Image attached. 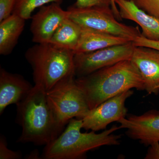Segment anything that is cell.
I'll list each match as a JSON object with an SVG mask.
<instances>
[{
  "label": "cell",
  "mask_w": 159,
  "mask_h": 159,
  "mask_svg": "<svg viewBox=\"0 0 159 159\" xmlns=\"http://www.w3.org/2000/svg\"><path fill=\"white\" fill-rule=\"evenodd\" d=\"M16 105V122L22 128L17 142L46 145L61 134L42 88L34 85Z\"/></svg>",
  "instance_id": "2"
},
{
  "label": "cell",
  "mask_w": 159,
  "mask_h": 159,
  "mask_svg": "<svg viewBox=\"0 0 159 159\" xmlns=\"http://www.w3.org/2000/svg\"><path fill=\"white\" fill-rule=\"evenodd\" d=\"M126 134L142 144L149 145L159 142V111L152 110L140 115H129L118 122Z\"/></svg>",
  "instance_id": "10"
},
{
  "label": "cell",
  "mask_w": 159,
  "mask_h": 159,
  "mask_svg": "<svg viewBox=\"0 0 159 159\" xmlns=\"http://www.w3.org/2000/svg\"><path fill=\"white\" fill-rule=\"evenodd\" d=\"M25 20L12 13L0 22L1 55L6 56L12 52L24 31Z\"/></svg>",
  "instance_id": "15"
},
{
  "label": "cell",
  "mask_w": 159,
  "mask_h": 159,
  "mask_svg": "<svg viewBox=\"0 0 159 159\" xmlns=\"http://www.w3.org/2000/svg\"><path fill=\"white\" fill-rule=\"evenodd\" d=\"M39 153H38L37 152H34L33 153L31 154V155L29 157V158H33V159H36L35 157L36 158V159H38L39 156H38Z\"/></svg>",
  "instance_id": "25"
},
{
  "label": "cell",
  "mask_w": 159,
  "mask_h": 159,
  "mask_svg": "<svg viewBox=\"0 0 159 159\" xmlns=\"http://www.w3.org/2000/svg\"><path fill=\"white\" fill-rule=\"evenodd\" d=\"M76 81L85 95L90 109L131 89L145 90L144 81L130 60L77 77Z\"/></svg>",
  "instance_id": "1"
},
{
  "label": "cell",
  "mask_w": 159,
  "mask_h": 159,
  "mask_svg": "<svg viewBox=\"0 0 159 159\" xmlns=\"http://www.w3.org/2000/svg\"><path fill=\"white\" fill-rule=\"evenodd\" d=\"M129 42L130 40L125 38L82 28L80 39L74 53H89Z\"/></svg>",
  "instance_id": "14"
},
{
  "label": "cell",
  "mask_w": 159,
  "mask_h": 159,
  "mask_svg": "<svg viewBox=\"0 0 159 159\" xmlns=\"http://www.w3.org/2000/svg\"><path fill=\"white\" fill-rule=\"evenodd\" d=\"M144 82L145 90L149 94L159 93V51L135 46L130 60Z\"/></svg>",
  "instance_id": "11"
},
{
  "label": "cell",
  "mask_w": 159,
  "mask_h": 159,
  "mask_svg": "<svg viewBox=\"0 0 159 159\" xmlns=\"http://www.w3.org/2000/svg\"><path fill=\"white\" fill-rule=\"evenodd\" d=\"M145 159H159V142L149 145Z\"/></svg>",
  "instance_id": "23"
},
{
  "label": "cell",
  "mask_w": 159,
  "mask_h": 159,
  "mask_svg": "<svg viewBox=\"0 0 159 159\" xmlns=\"http://www.w3.org/2000/svg\"><path fill=\"white\" fill-rule=\"evenodd\" d=\"M137 6L159 19V0H133Z\"/></svg>",
  "instance_id": "18"
},
{
  "label": "cell",
  "mask_w": 159,
  "mask_h": 159,
  "mask_svg": "<svg viewBox=\"0 0 159 159\" xmlns=\"http://www.w3.org/2000/svg\"><path fill=\"white\" fill-rule=\"evenodd\" d=\"M134 46L137 47H144L156 49L159 51V40H152L148 39L141 35L133 41Z\"/></svg>",
  "instance_id": "21"
},
{
  "label": "cell",
  "mask_w": 159,
  "mask_h": 159,
  "mask_svg": "<svg viewBox=\"0 0 159 159\" xmlns=\"http://www.w3.org/2000/svg\"><path fill=\"white\" fill-rule=\"evenodd\" d=\"M122 19L130 20L142 29V35L148 39L159 40V19L146 13L133 0H115Z\"/></svg>",
  "instance_id": "13"
},
{
  "label": "cell",
  "mask_w": 159,
  "mask_h": 159,
  "mask_svg": "<svg viewBox=\"0 0 159 159\" xmlns=\"http://www.w3.org/2000/svg\"><path fill=\"white\" fill-rule=\"evenodd\" d=\"M22 157L19 152L13 151L7 147V142L5 137L1 136L0 138V159H19Z\"/></svg>",
  "instance_id": "19"
},
{
  "label": "cell",
  "mask_w": 159,
  "mask_h": 159,
  "mask_svg": "<svg viewBox=\"0 0 159 159\" xmlns=\"http://www.w3.org/2000/svg\"><path fill=\"white\" fill-rule=\"evenodd\" d=\"M110 1L111 9L112 10L114 15H115L117 19H118L119 20H122L121 19L122 18L120 16L119 9H118V7H117L116 4L115 0H110Z\"/></svg>",
  "instance_id": "24"
},
{
  "label": "cell",
  "mask_w": 159,
  "mask_h": 159,
  "mask_svg": "<svg viewBox=\"0 0 159 159\" xmlns=\"http://www.w3.org/2000/svg\"><path fill=\"white\" fill-rule=\"evenodd\" d=\"M62 1L63 0H16L12 13L17 15L25 20H28L31 18L32 12L37 8H41L49 3L61 4Z\"/></svg>",
  "instance_id": "17"
},
{
  "label": "cell",
  "mask_w": 159,
  "mask_h": 159,
  "mask_svg": "<svg viewBox=\"0 0 159 159\" xmlns=\"http://www.w3.org/2000/svg\"><path fill=\"white\" fill-rule=\"evenodd\" d=\"M82 119H70L62 133L45 145L42 154L45 159H78L83 158L88 152L104 145L119 144L120 136L113 134L121 129L114 125L109 129L97 134L92 131L82 133Z\"/></svg>",
  "instance_id": "3"
},
{
  "label": "cell",
  "mask_w": 159,
  "mask_h": 159,
  "mask_svg": "<svg viewBox=\"0 0 159 159\" xmlns=\"http://www.w3.org/2000/svg\"><path fill=\"white\" fill-rule=\"evenodd\" d=\"M74 55V51L50 43H36L29 48L25 57L32 68L34 85L47 92L61 80L75 75Z\"/></svg>",
  "instance_id": "4"
},
{
  "label": "cell",
  "mask_w": 159,
  "mask_h": 159,
  "mask_svg": "<svg viewBox=\"0 0 159 159\" xmlns=\"http://www.w3.org/2000/svg\"><path fill=\"white\" fill-rule=\"evenodd\" d=\"M134 48V45L131 41L89 53L75 54V76L77 77L87 76L120 61L130 60Z\"/></svg>",
  "instance_id": "7"
},
{
  "label": "cell",
  "mask_w": 159,
  "mask_h": 159,
  "mask_svg": "<svg viewBox=\"0 0 159 159\" xmlns=\"http://www.w3.org/2000/svg\"><path fill=\"white\" fill-rule=\"evenodd\" d=\"M75 77L64 78L46 92L49 107L61 133L70 119H83L90 110Z\"/></svg>",
  "instance_id": "5"
},
{
  "label": "cell",
  "mask_w": 159,
  "mask_h": 159,
  "mask_svg": "<svg viewBox=\"0 0 159 159\" xmlns=\"http://www.w3.org/2000/svg\"><path fill=\"white\" fill-rule=\"evenodd\" d=\"M16 0H0V22L12 13Z\"/></svg>",
  "instance_id": "20"
},
{
  "label": "cell",
  "mask_w": 159,
  "mask_h": 159,
  "mask_svg": "<svg viewBox=\"0 0 159 159\" xmlns=\"http://www.w3.org/2000/svg\"><path fill=\"white\" fill-rule=\"evenodd\" d=\"M67 11L69 17L82 28L125 38L132 42L142 35L138 27L120 23L109 6L78 8L74 5Z\"/></svg>",
  "instance_id": "6"
},
{
  "label": "cell",
  "mask_w": 159,
  "mask_h": 159,
  "mask_svg": "<svg viewBox=\"0 0 159 159\" xmlns=\"http://www.w3.org/2000/svg\"><path fill=\"white\" fill-rule=\"evenodd\" d=\"M68 17V11L63 10L58 3L41 7L31 18L32 41L36 43H49L61 24Z\"/></svg>",
  "instance_id": "9"
},
{
  "label": "cell",
  "mask_w": 159,
  "mask_h": 159,
  "mask_svg": "<svg viewBox=\"0 0 159 159\" xmlns=\"http://www.w3.org/2000/svg\"><path fill=\"white\" fill-rule=\"evenodd\" d=\"M110 5L111 6L110 0H76L74 6L78 8H88Z\"/></svg>",
  "instance_id": "22"
},
{
  "label": "cell",
  "mask_w": 159,
  "mask_h": 159,
  "mask_svg": "<svg viewBox=\"0 0 159 159\" xmlns=\"http://www.w3.org/2000/svg\"><path fill=\"white\" fill-rule=\"evenodd\" d=\"M33 86L19 74L0 69V115L8 106L17 105L29 94Z\"/></svg>",
  "instance_id": "12"
},
{
  "label": "cell",
  "mask_w": 159,
  "mask_h": 159,
  "mask_svg": "<svg viewBox=\"0 0 159 159\" xmlns=\"http://www.w3.org/2000/svg\"><path fill=\"white\" fill-rule=\"evenodd\" d=\"M133 93L131 89L125 91L90 110L82 119V128L97 131L105 129L112 122L125 118L127 112L125 101Z\"/></svg>",
  "instance_id": "8"
},
{
  "label": "cell",
  "mask_w": 159,
  "mask_h": 159,
  "mask_svg": "<svg viewBox=\"0 0 159 159\" xmlns=\"http://www.w3.org/2000/svg\"><path fill=\"white\" fill-rule=\"evenodd\" d=\"M82 28L68 17L57 28L49 43L61 48L74 51L80 39Z\"/></svg>",
  "instance_id": "16"
}]
</instances>
